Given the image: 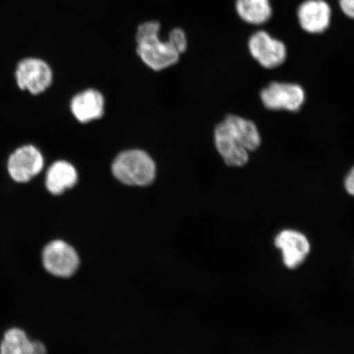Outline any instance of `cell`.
I'll return each mask as SVG.
<instances>
[{
  "label": "cell",
  "instance_id": "cell-8",
  "mask_svg": "<svg viewBox=\"0 0 354 354\" xmlns=\"http://www.w3.org/2000/svg\"><path fill=\"white\" fill-rule=\"evenodd\" d=\"M332 11L325 0H305L300 4L297 17L299 26L309 34H322L329 28Z\"/></svg>",
  "mask_w": 354,
  "mask_h": 354
},
{
  "label": "cell",
  "instance_id": "cell-9",
  "mask_svg": "<svg viewBox=\"0 0 354 354\" xmlns=\"http://www.w3.org/2000/svg\"><path fill=\"white\" fill-rule=\"evenodd\" d=\"M275 245L282 251L286 267L291 269L302 264L310 251V243L306 236L293 230H285L279 234Z\"/></svg>",
  "mask_w": 354,
  "mask_h": 354
},
{
  "label": "cell",
  "instance_id": "cell-13",
  "mask_svg": "<svg viewBox=\"0 0 354 354\" xmlns=\"http://www.w3.org/2000/svg\"><path fill=\"white\" fill-rule=\"evenodd\" d=\"M78 174L72 163L59 160L52 163L46 175V187L53 196H61L77 183Z\"/></svg>",
  "mask_w": 354,
  "mask_h": 354
},
{
  "label": "cell",
  "instance_id": "cell-2",
  "mask_svg": "<svg viewBox=\"0 0 354 354\" xmlns=\"http://www.w3.org/2000/svg\"><path fill=\"white\" fill-rule=\"evenodd\" d=\"M112 172L115 178L124 185L144 187L153 183L156 165L143 150H126L114 159Z\"/></svg>",
  "mask_w": 354,
  "mask_h": 354
},
{
  "label": "cell",
  "instance_id": "cell-10",
  "mask_svg": "<svg viewBox=\"0 0 354 354\" xmlns=\"http://www.w3.org/2000/svg\"><path fill=\"white\" fill-rule=\"evenodd\" d=\"M216 149L230 167H243L249 161V153L229 131L224 122L216 126L214 131Z\"/></svg>",
  "mask_w": 354,
  "mask_h": 354
},
{
  "label": "cell",
  "instance_id": "cell-18",
  "mask_svg": "<svg viewBox=\"0 0 354 354\" xmlns=\"http://www.w3.org/2000/svg\"><path fill=\"white\" fill-rule=\"evenodd\" d=\"M344 185L347 192L351 196H354V167L349 171L346 179H345Z\"/></svg>",
  "mask_w": 354,
  "mask_h": 354
},
{
  "label": "cell",
  "instance_id": "cell-14",
  "mask_svg": "<svg viewBox=\"0 0 354 354\" xmlns=\"http://www.w3.org/2000/svg\"><path fill=\"white\" fill-rule=\"evenodd\" d=\"M223 122L248 151H254L259 147L261 136L258 128L253 122L236 115H229Z\"/></svg>",
  "mask_w": 354,
  "mask_h": 354
},
{
  "label": "cell",
  "instance_id": "cell-15",
  "mask_svg": "<svg viewBox=\"0 0 354 354\" xmlns=\"http://www.w3.org/2000/svg\"><path fill=\"white\" fill-rule=\"evenodd\" d=\"M236 10L241 19L250 25H263L272 16L270 0H236Z\"/></svg>",
  "mask_w": 354,
  "mask_h": 354
},
{
  "label": "cell",
  "instance_id": "cell-3",
  "mask_svg": "<svg viewBox=\"0 0 354 354\" xmlns=\"http://www.w3.org/2000/svg\"><path fill=\"white\" fill-rule=\"evenodd\" d=\"M42 265L48 273L59 278L72 277L80 267V257L69 243L57 239L48 242L41 253Z\"/></svg>",
  "mask_w": 354,
  "mask_h": 354
},
{
  "label": "cell",
  "instance_id": "cell-7",
  "mask_svg": "<svg viewBox=\"0 0 354 354\" xmlns=\"http://www.w3.org/2000/svg\"><path fill=\"white\" fill-rule=\"evenodd\" d=\"M265 107L297 112L304 103V88L297 84L272 82L261 92Z\"/></svg>",
  "mask_w": 354,
  "mask_h": 354
},
{
  "label": "cell",
  "instance_id": "cell-6",
  "mask_svg": "<svg viewBox=\"0 0 354 354\" xmlns=\"http://www.w3.org/2000/svg\"><path fill=\"white\" fill-rule=\"evenodd\" d=\"M248 46L251 56L265 68H276L286 59V44L265 30H259L252 35Z\"/></svg>",
  "mask_w": 354,
  "mask_h": 354
},
{
  "label": "cell",
  "instance_id": "cell-12",
  "mask_svg": "<svg viewBox=\"0 0 354 354\" xmlns=\"http://www.w3.org/2000/svg\"><path fill=\"white\" fill-rule=\"evenodd\" d=\"M0 354H47V348L41 342L30 339L20 327H11L4 332Z\"/></svg>",
  "mask_w": 354,
  "mask_h": 354
},
{
  "label": "cell",
  "instance_id": "cell-5",
  "mask_svg": "<svg viewBox=\"0 0 354 354\" xmlns=\"http://www.w3.org/2000/svg\"><path fill=\"white\" fill-rule=\"evenodd\" d=\"M44 167V158L41 150L32 144L13 150L7 161L8 176L19 184L30 183L41 174Z\"/></svg>",
  "mask_w": 354,
  "mask_h": 354
},
{
  "label": "cell",
  "instance_id": "cell-4",
  "mask_svg": "<svg viewBox=\"0 0 354 354\" xmlns=\"http://www.w3.org/2000/svg\"><path fill=\"white\" fill-rule=\"evenodd\" d=\"M54 74L50 66L39 57L21 59L15 69V81L20 90L32 95L46 92L52 85Z\"/></svg>",
  "mask_w": 354,
  "mask_h": 354
},
{
  "label": "cell",
  "instance_id": "cell-16",
  "mask_svg": "<svg viewBox=\"0 0 354 354\" xmlns=\"http://www.w3.org/2000/svg\"><path fill=\"white\" fill-rule=\"evenodd\" d=\"M168 39L174 44L180 55L187 50V38L183 30L179 28L172 30L168 35Z\"/></svg>",
  "mask_w": 354,
  "mask_h": 354
},
{
  "label": "cell",
  "instance_id": "cell-11",
  "mask_svg": "<svg viewBox=\"0 0 354 354\" xmlns=\"http://www.w3.org/2000/svg\"><path fill=\"white\" fill-rule=\"evenodd\" d=\"M104 105L103 95L94 88H90L74 96L70 106L73 116L78 122L88 123L103 116Z\"/></svg>",
  "mask_w": 354,
  "mask_h": 354
},
{
  "label": "cell",
  "instance_id": "cell-17",
  "mask_svg": "<svg viewBox=\"0 0 354 354\" xmlns=\"http://www.w3.org/2000/svg\"><path fill=\"white\" fill-rule=\"evenodd\" d=\"M339 3L344 15L354 20V0H339Z\"/></svg>",
  "mask_w": 354,
  "mask_h": 354
},
{
  "label": "cell",
  "instance_id": "cell-1",
  "mask_svg": "<svg viewBox=\"0 0 354 354\" xmlns=\"http://www.w3.org/2000/svg\"><path fill=\"white\" fill-rule=\"evenodd\" d=\"M160 25L157 21H148L139 26L136 34L137 54L145 64L154 71L169 68L178 62L180 53L167 39L159 38Z\"/></svg>",
  "mask_w": 354,
  "mask_h": 354
}]
</instances>
